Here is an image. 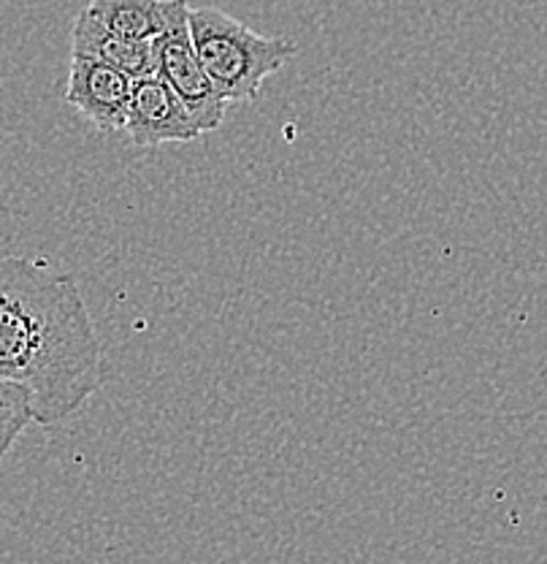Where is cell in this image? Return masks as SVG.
I'll return each instance as SVG.
<instances>
[{"label": "cell", "mask_w": 547, "mask_h": 564, "mask_svg": "<svg viewBox=\"0 0 547 564\" xmlns=\"http://www.w3.org/2000/svg\"><path fill=\"white\" fill-rule=\"evenodd\" d=\"M70 55H85L109 63V66L131 76L133 82L157 76L155 41L125 39L120 33H111L101 22L92 20L85 9L79 11L74 31H70Z\"/></svg>", "instance_id": "obj_6"}, {"label": "cell", "mask_w": 547, "mask_h": 564, "mask_svg": "<svg viewBox=\"0 0 547 564\" xmlns=\"http://www.w3.org/2000/svg\"><path fill=\"white\" fill-rule=\"evenodd\" d=\"M0 380L57 426L103 386V350L79 285L44 258H0Z\"/></svg>", "instance_id": "obj_1"}, {"label": "cell", "mask_w": 547, "mask_h": 564, "mask_svg": "<svg viewBox=\"0 0 547 564\" xmlns=\"http://www.w3.org/2000/svg\"><path fill=\"white\" fill-rule=\"evenodd\" d=\"M85 11L111 33L155 41L166 31L172 0H90Z\"/></svg>", "instance_id": "obj_7"}, {"label": "cell", "mask_w": 547, "mask_h": 564, "mask_svg": "<svg viewBox=\"0 0 547 564\" xmlns=\"http://www.w3.org/2000/svg\"><path fill=\"white\" fill-rule=\"evenodd\" d=\"M157 76L179 96L187 106L201 133H211L226 120V109L231 104L222 98L204 63L198 61L196 44L190 35V6L187 0H172L166 31L155 39Z\"/></svg>", "instance_id": "obj_3"}, {"label": "cell", "mask_w": 547, "mask_h": 564, "mask_svg": "<svg viewBox=\"0 0 547 564\" xmlns=\"http://www.w3.org/2000/svg\"><path fill=\"white\" fill-rule=\"evenodd\" d=\"M125 133L141 150H155L163 144L196 141L201 137V128L172 87L161 76H150V79L133 82Z\"/></svg>", "instance_id": "obj_5"}, {"label": "cell", "mask_w": 547, "mask_h": 564, "mask_svg": "<svg viewBox=\"0 0 547 564\" xmlns=\"http://www.w3.org/2000/svg\"><path fill=\"white\" fill-rule=\"evenodd\" d=\"M133 98V79L96 57L70 55L66 101L98 131H125Z\"/></svg>", "instance_id": "obj_4"}, {"label": "cell", "mask_w": 547, "mask_h": 564, "mask_svg": "<svg viewBox=\"0 0 547 564\" xmlns=\"http://www.w3.org/2000/svg\"><path fill=\"white\" fill-rule=\"evenodd\" d=\"M190 35L198 61L228 104H255L263 82L296 57L293 41L261 35L215 6L190 9Z\"/></svg>", "instance_id": "obj_2"}, {"label": "cell", "mask_w": 547, "mask_h": 564, "mask_svg": "<svg viewBox=\"0 0 547 564\" xmlns=\"http://www.w3.org/2000/svg\"><path fill=\"white\" fill-rule=\"evenodd\" d=\"M28 423H33V399L28 388L0 380V462L25 432Z\"/></svg>", "instance_id": "obj_8"}]
</instances>
